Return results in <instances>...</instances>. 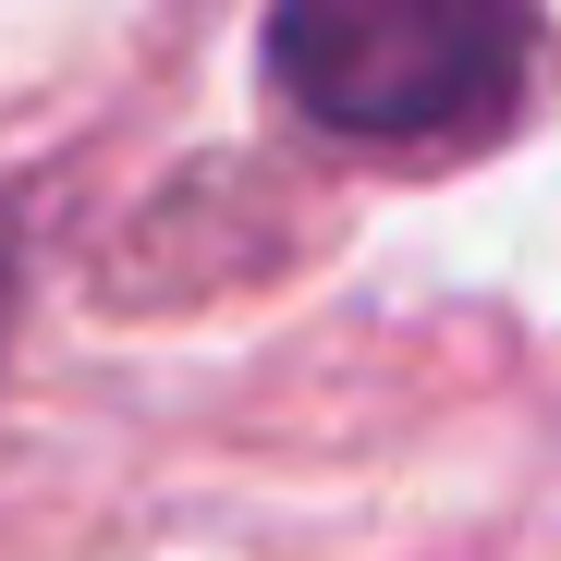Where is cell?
<instances>
[{
  "instance_id": "obj_1",
  "label": "cell",
  "mask_w": 561,
  "mask_h": 561,
  "mask_svg": "<svg viewBox=\"0 0 561 561\" xmlns=\"http://www.w3.org/2000/svg\"><path fill=\"white\" fill-rule=\"evenodd\" d=\"M525 0H280L268 13L280 99L366 147L489 135L525 85Z\"/></svg>"
}]
</instances>
